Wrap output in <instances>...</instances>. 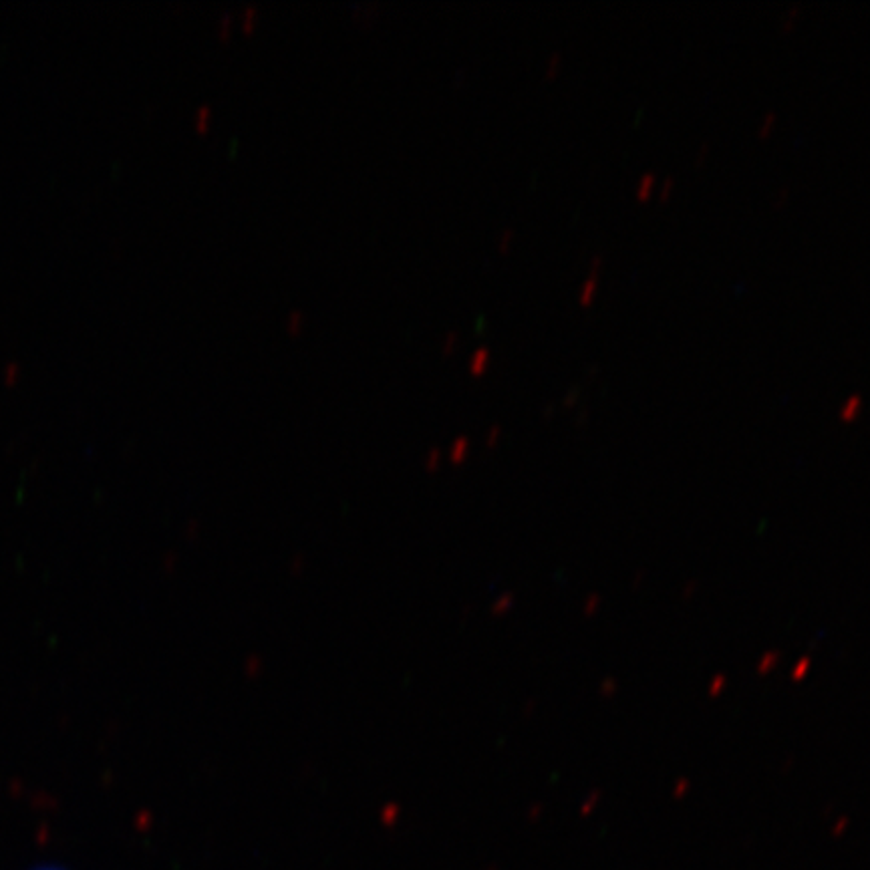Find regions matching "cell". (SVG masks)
Wrapping results in <instances>:
<instances>
[{
	"instance_id": "1",
	"label": "cell",
	"mask_w": 870,
	"mask_h": 870,
	"mask_svg": "<svg viewBox=\"0 0 870 870\" xmlns=\"http://www.w3.org/2000/svg\"><path fill=\"white\" fill-rule=\"evenodd\" d=\"M489 357H492V353H489V348L487 347H480L473 351V355L470 357V361H468V369H470L473 375H480V373H484L489 365Z\"/></svg>"
},
{
	"instance_id": "2",
	"label": "cell",
	"mask_w": 870,
	"mask_h": 870,
	"mask_svg": "<svg viewBox=\"0 0 870 870\" xmlns=\"http://www.w3.org/2000/svg\"><path fill=\"white\" fill-rule=\"evenodd\" d=\"M596 288H598V274H589V279L582 282L580 293H578L580 304H589L596 295Z\"/></svg>"
},
{
	"instance_id": "3",
	"label": "cell",
	"mask_w": 870,
	"mask_h": 870,
	"mask_svg": "<svg viewBox=\"0 0 870 870\" xmlns=\"http://www.w3.org/2000/svg\"><path fill=\"white\" fill-rule=\"evenodd\" d=\"M802 13V6L798 2H794V4H790L786 10H783L782 18H780V29L782 31H790V29H794V24H796V20L800 17Z\"/></svg>"
},
{
	"instance_id": "4",
	"label": "cell",
	"mask_w": 870,
	"mask_h": 870,
	"mask_svg": "<svg viewBox=\"0 0 870 870\" xmlns=\"http://www.w3.org/2000/svg\"><path fill=\"white\" fill-rule=\"evenodd\" d=\"M655 182H657V175L653 174V172H647V174L641 175V177H639V182H637V188H635L637 198H639V200H644L649 193L653 192Z\"/></svg>"
},
{
	"instance_id": "5",
	"label": "cell",
	"mask_w": 870,
	"mask_h": 870,
	"mask_svg": "<svg viewBox=\"0 0 870 870\" xmlns=\"http://www.w3.org/2000/svg\"><path fill=\"white\" fill-rule=\"evenodd\" d=\"M860 407H862V397L860 395H850L848 399L844 401V405L840 409V415H842V419L856 418L858 411H860Z\"/></svg>"
},
{
	"instance_id": "6",
	"label": "cell",
	"mask_w": 870,
	"mask_h": 870,
	"mask_svg": "<svg viewBox=\"0 0 870 870\" xmlns=\"http://www.w3.org/2000/svg\"><path fill=\"white\" fill-rule=\"evenodd\" d=\"M776 121H778V113L776 111H767L766 115L762 117V121L758 125V135H767L774 127H776Z\"/></svg>"
},
{
	"instance_id": "7",
	"label": "cell",
	"mask_w": 870,
	"mask_h": 870,
	"mask_svg": "<svg viewBox=\"0 0 870 870\" xmlns=\"http://www.w3.org/2000/svg\"><path fill=\"white\" fill-rule=\"evenodd\" d=\"M209 117H212V109H209V105H200V107H198V111L193 113V125H196L198 129H204V127L208 125Z\"/></svg>"
},
{
	"instance_id": "8",
	"label": "cell",
	"mask_w": 870,
	"mask_h": 870,
	"mask_svg": "<svg viewBox=\"0 0 870 870\" xmlns=\"http://www.w3.org/2000/svg\"><path fill=\"white\" fill-rule=\"evenodd\" d=\"M304 314L300 313V311H290L288 316H286V329L290 332H298L302 327H304Z\"/></svg>"
},
{
	"instance_id": "9",
	"label": "cell",
	"mask_w": 870,
	"mask_h": 870,
	"mask_svg": "<svg viewBox=\"0 0 870 870\" xmlns=\"http://www.w3.org/2000/svg\"><path fill=\"white\" fill-rule=\"evenodd\" d=\"M258 20V8L254 6V4H248V6H244L242 10V27L246 31H250L252 27H254V22Z\"/></svg>"
},
{
	"instance_id": "10",
	"label": "cell",
	"mask_w": 870,
	"mask_h": 870,
	"mask_svg": "<svg viewBox=\"0 0 870 870\" xmlns=\"http://www.w3.org/2000/svg\"><path fill=\"white\" fill-rule=\"evenodd\" d=\"M560 65H562V54H560V51L550 52V57L546 59V75H548V77L556 75V71L560 69Z\"/></svg>"
},
{
	"instance_id": "11",
	"label": "cell",
	"mask_w": 870,
	"mask_h": 870,
	"mask_svg": "<svg viewBox=\"0 0 870 870\" xmlns=\"http://www.w3.org/2000/svg\"><path fill=\"white\" fill-rule=\"evenodd\" d=\"M2 371H4V381L6 383H15L18 379V375H20V365H18L17 361H8Z\"/></svg>"
},
{
	"instance_id": "12",
	"label": "cell",
	"mask_w": 870,
	"mask_h": 870,
	"mask_svg": "<svg viewBox=\"0 0 870 870\" xmlns=\"http://www.w3.org/2000/svg\"><path fill=\"white\" fill-rule=\"evenodd\" d=\"M457 341H459V332H457V331L448 332V334H445V339H443V345H441V351H443V353H450V351H453V348H455V345H457Z\"/></svg>"
},
{
	"instance_id": "13",
	"label": "cell",
	"mask_w": 870,
	"mask_h": 870,
	"mask_svg": "<svg viewBox=\"0 0 870 870\" xmlns=\"http://www.w3.org/2000/svg\"><path fill=\"white\" fill-rule=\"evenodd\" d=\"M514 238H516V232H514L512 228H506V230H502V234H500V238H498V246H500V250H506V248L512 244Z\"/></svg>"
},
{
	"instance_id": "14",
	"label": "cell",
	"mask_w": 870,
	"mask_h": 870,
	"mask_svg": "<svg viewBox=\"0 0 870 870\" xmlns=\"http://www.w3.org/2000/svg\"><path fill=\"white\" fill-rule=\"evenodd\" d=\"M788 198H790V188H780L778 192L774 193V200H772V202H774V206H776V208H780V206L786 204V200H788Z\"/></svg>"
},
{
	"instance_id": "15",
	"label": "cell",
	"mask_w": 870,
	"mask_h": 870,
	"mask_svg": "<svg viewBox=\"0 0 870 870\" xmlns=\"http://www.w3.org/2000/svg\"><path fill=\"white\" fill-rule=\"evenodd\" d=\"M709 152H712V145H709V141H703V143L699 145V149H697L695 163H703V161H705V157L709 156Z\"/></svg>"
},
{
	"instance_id": "16",
	"label": "cell",
	"mask_w": 870,
	"mask_h": 870,
	"mask_svg": "<svg viewBox=\"0 0 870 870\" xmlns=\"http://www.w3.org/2000/svg\"><path fill=\"white\" fill-rule=\"evenodd\" d=\"M230 24H232V15L230 13H224L220 20H218V31L222 33V35H226L228 31H230Z\"/></svg>"
},
{
	"instance_id": "17",
	"label": "cell",
	"mask_w": 870,
	"mask_h": 870,
	"mask_svg": "<svg viewBox=\"0 0 870 870\" xmlns=\"http://www.w3.org/2000/svg\"><path fill=\"white\" fill-rule=\"evenodd\" d=\"M673 186H675V179H673V177H665V179H663L661 190H659V196H661L663 200H665V198H667V196L671 193V190H673Z\"/></svg>"
},
{
	"instance_id": "18",
	"label": "cell",
	"mask_w": 870,
	"mask_h": 870,
	"mask_svg": "<svg viewBox=\"0 0 870 870\" xmlns=\"http://www.w3.org/2000/svg\"><path fill=\"white\" fill-rule=\"evenodd\" d=\"M600 266H603V254H594L591 258V272L589 274H598Z\"/></svg>"
},
{
	"instance_id": "19",
	"label": "cell",
	"mask_w": 870,
	"mask_h": 870,
	"mask_svg": "<svg viewBox=\"0 0 870 870\" xmlns=\"http://www.w3.org/2000/svg\"><path fill=\"white\" fill-rule=\"evenodd\" d=\"M576 397H578V389H576V387H575V389H570V393L566 395V403L570 405V403H573V401H575Z\"/></svg>"
},
{
	"instance_id": "20",
	"label": "cell",
	"mask_w": 870,
	"mask_h": 870,
	"mask_svg": "<svg viewBox=\"0 0 870 870\" xmlns=\"http://www.w3.org/2000/svg\"><path fill=\"white\" fill-rule=\"evenodd\" d=\"M38 870H61V869H38Z\"/></svg>"
}]
</instances>
